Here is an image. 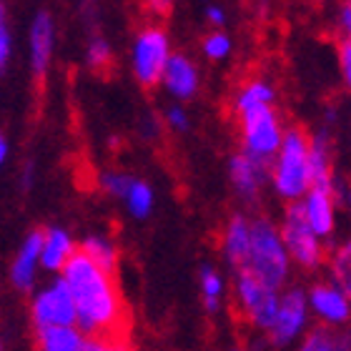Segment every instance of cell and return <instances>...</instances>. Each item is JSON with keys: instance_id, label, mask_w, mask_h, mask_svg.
Listing matches in <instances>:
<instances>
[{"instance_id": "1", "label": "cell", "mask_w": 351, "mask_h": 351, "mask_svg": "<svg viewBox=\"0 0 351 351\" xmlns=\"http://www.w3.org/2000/svg\"><path fill=\"white\" fill-rule=\"evenodd\" d=\"M75 299L78 329L88 339L123 337L128 326V308L118 289L116 274L101 269L86 254H75L60 274Z\"/></svg>"}, {"instance_id": "2", "label": "cell", "mask_w": 351, "mask_h": 351, "mask_svg": "<svg viewBox=\"0 0 351 351\" xmlns=\"http://www.w3.org/2000/svg\"><path fill=\"white\" fill-rule=\"evenodd\" d=\"M311 133L301 125H289L286 138L278 148L276 158L271 161V189L281 201L301 204L304 196L314 189V173H311Z\"/></svg>"}, {"instance_id": "3", "label": "cell", "mask_w": 351, "mask_h": 351, "mask_svg": "<svg viewBox=\"0 0 351 351\" xmlns=\"http://www.w3.org/2000/svg\"><path fill=\"white\" fill-rule=\"evenodd\" d=\"M291 256L286 251V243L281 239V228L269 216L254 219V236H251L249 261L241 271H249L258 281L281 291L291 274Z\"/></svg>"}, {"instance_id": "4", "label": "cell", "mask_w": 351, "mask_h": 351, "mask_svg": "<svg viewBox=\"0 0 351 351\" xmlns=\"http://www.w3.org/2000/svg\"><path fill=\"white\" fill-rule=\"evenodd\" d=\"M28 322L33 331L53 326H78L75 299L63 276H48L28 296Z\"/></svg>"}, {"instance_id": "5", "label": "cell", "mask_w": 351, "mask_h": 351, "mask_svg": "<svg viewBox=\"0 0 351 351\" xmlns=\"http://www.w3.org/2000/svg\"><path fill=\"white\" fill-rule=\"evenodd\" d=\"M231 293H234V308L236 314L241 316V322L249 324L251 329L269 334L274 319H276L281 291L258 281L249 271H234Z\"/></svg>"}, {"instance_id": "6", "label": "cell", "mask_w": 351, "mask_h": 351, "mask_svg": "<svg viewBox=\"0 0 351 351\" xmlns=\"http://www.w3.org/2000/svg\"><path fill=\"white\" fill-rule=\"evenodd\" d=\"M286 123L276 106L258 108L251 113L239 116V141H241L243 154L254 156L258 161L271 163L276 158L278 148L286 138Z\"/></svg>"}, {"instance_id": "7", "label": "cell", "mask_w": 351, "mask_h": 351, "mask_svg": "<svg viewBox=\"0 0 351 351\" xmlns=\"http://www.w3.org/2000/svg\"><path fill=\"white\" fill-rule=\"evenodd\" d=\"M173 48L171 38L161 25H146L133 36L131 43V73L138 86H161L166 66H169Z\"/></svg>"}, {"instance_id": "8", "label": "cell", "mask_w": 351, "mask_h": 351, "mask_svg": "<svg viewBox=\"0 0 351 351\" xmlns=\"http://www.w3.org/2000/svg\"><path fill=\"white\" fill-rule=\"evenodd\" d=\"M278 228H281L286 251H289V256L296 266L306 271L322 269L324 261H326V246H324V239H319L314 228L308 226L301 204L286 206L284 213H281V221H278Z\"/></svg>"}, {"instance_id": "9", "label": "cell", "mask_w": 351, "mask_h": 351, "mask_svg": "<svg viewBox=\"0 0 351 351\" xmlns=\"http://www.w3.org/2000/svg\"><path fill=\"white\" fill-rule=\"evenodd\" d=\"M308 293L301 286H289L286 291H281V301H278V311L274 319V326L269 329L266 339L274 346H289L293 341L306 337V324H308Z\"/></svg>"}, {"instance_id": "10", "label": "cell", "mask_w": 351, "mask_h": 351, "mask_svg": "<svg viewBox=\"0 0 351 351\" xmlns=\"http://www.w3.org/2000/svg\"><path fill=\"white\" fill-rule=\"evenodd\" d=\"M43 228H33L23 236L18 243V251L8 263V284L18 293H33L40 286V274H43Z\"/></svg>"}, {"instance_id": "11", "label": "cell", "mask_w": 351, "mask_h": 351, "mask_svg": "<svg viewBox=\"0 0 351 351\" xmlns=\"http://www.w3.org/2000/svg\"><path fill=\"white\" fill-rule=\"evenodd\" d=\"M228 181L243 204H256L263 189L271 183V163L239 151L228 158Z\"/></svg>"}, {"instance_id": "12", "label": "cell", "mask_w": 351, "mask_h": 351, "mask_svg": "<svg viewBox=\"0 0 351 351\" xmlns=\"http://www.w3.org/2000/svg\"><path fill=\"white\" fill-rule=\"evenodd\" d=\"M308 308L326 329L351 322V296L334 281H319L308 289Z\"/></svg>"}, {"instance_id": "13", "label": "cell", "mask_w": 351, "mask_h": 351, "mask_svg": "<svg viewBox=\"0 0 351 351\" xmlns=\"http://www.w3.org/2000/svg\"><path fill=\"white\" fill-rule=\"evenodd\" d=\"M339 204H341L339 201V183H334V186H314L301 201V208H304L308 226L314 228L316 236L324 239V241H329L334 231H337Z\"/></svg>"}, {"instance_id": "14", "label": "cell", "mask_w": 351, "mask_h": 351, "mask_svg": "<svg viewBox=\"0 0 351 351\" xmlns=\"http://www.w3.org/2000/svg\"><path fill=\"white\" fill-rule=\"evenodd\" d=\"M56 51V23L48 10H38L28 30V63L36 78H43L51 68Z\"/></svg>"}, {"instance_id": "15", "label": "cell", "mask_w": 351, "mask_h": 351, "mask_svg": "<svg viewBox=\"0 0 351 351\" xmlns=\"http://www.w3.org/2000/svg\"><path fill=\"white\" fill-rule=\"evenodd\" d=\"M251 236H254V219L243 216V213H234L231 219L223 223L219 236V249L223 261L234 271H241L249 261L251 251Z\"/></svg>"}, {"instance_id": "16", "label": "cell", "mask_w": 351, "mask_h": 351, "mask_svg": "<svg viewBox=\"0 0 351 351\" xmlns=\"http://www.w3.org/2000/svg\"><path fill=\"white\" fill-rule=\"evenodd\" d=\"M161 86L176 103H186L191 98H196V93L201 90V71H198L196 60L186 53H173L169 66H166Z\"/></svg>"}, {"instance_id": "17", "label": "cell", "mask_w": 351, "mask_h": 351, "mask_svg": "<svg viewBox=\"0 0 351 351\" xmlns=\"http://www.w3.org/2000/svg\"><path fill=\"white\" fill-rule=\"evenodd\" d=\"M78 241L75 236L68 231L66 226H45L43 228V274L48 276H60L66 266L73 261V256L78 254Z\"/></svg>"}, {"instance_id": "18", "label": "cell", "mask_w": 351, "mask_h": 351, "mask_svg": "<svg viewBox=\"0 0 351 351\" xmlns=\"http://www.w3.org/2000/svg\"><path fill=\"white\" fill-rule=\"evenodd\" d=\"M276 86L271 81H266V78H249V81H243L241 86L236 88V93L231 95V110L239 118L243 113H251V110L276 106Z\"/></svg>"}, {"instance_id": "19", "label": "cell", "mask_w": 351, "mask_h": 351, "mask_svg": "<svg viewBox=\"0 0 351 351\" xmlns=\"http://www.w3.org/2000/svg\"><path fill=\"white\" fill-rule=\"evenodd\" d=\"M311 173H314V186H334L337 176H334V136H331L329 125H322L319 131L311 133Z\"/></svg>"}, {"instance_id": "20", "label": "cell", "mask_w": 351, "mask_h": 351, "mask_svg": "<svg viewBox=\"0 0 351 351\" xmlns=\"http://www.w3.org/2000/svg\"><path fill=\"white\" fill-rule=\"evenodd\" d=\"M88 337L78 326H53V329L33 331L36 351H86Z\"/></svg>"}, {"instance_id": "21", "label": "cell", "mask_w": 351, "mask_h": 351, "mask_svg": "<svg viewBox=\"0 0 351 351\" xmlns=\"http://www.w3.org/2000/svg\"><path fill=\"white\" fill-rule=\"evenodd\" d=\"M78 249L81 254H86L93 263H98L101 269L116 274L118 263H121V251H118V243L110 239L108 234H101V231H90L78 241Z\"/></svg>"}, {"instance_id": "22", "label": "cell", "mask_w": 351, "mask_h": 351, "mask_svg": "<svg viewBox=\"0 0 351 351\" xmlns=\"http://www.w3.org/2000/svg\"><path fill=\"white\" fill-rule=\"evenodd\" d=\"M198 291H201V301L208 314H219L226 299V278L216 266H201L198 271Z\"/></svg>"}, {"instance_id": "23", "label": "cell", "mask_w": 351, "mask_h": 351, "mask_svg": "<svg viewBox=\"0 0 351 351\" xmlns=\"http://www.w3.org/2000/svg\"><path fill=\"white\" fill-rule=\"evenodd\" d=\"M123 206H125V211H128V216H131V219L146 221L156 208L154 186H151L148 181H143V178H136V181L131 183L128 193H125Z\"/></svg>"}, {"instance_id": "24", "label": "cell", "mask_w": 351, "mask_h": 351, "mask_svg": "<svg viewBox=\"0 0 351 351\" xmlns=\"http://www.w3.org/2000/svg\"><path fill=\"white\" fill-rule=\"evenodd\" d=\"M331 281L339 284L351 296V236L329 256Z\"/></svg>"}, {"instance_id": "25", "label": "cell", "mask_w": 351, "mask_h": 351, "mask_svg": "<svg viewBox=\"0 0 351 351\" xmlns=\"http://www.w3.org/2000/svg\"><path fill=\"white\" fill-rule=\"evenodd\" d=\"M133 181H136V176L125 173V171H118V169H108L98 173V189L108 198H116V201H123Z\"/></svg>"}, {"instance_id": "26", "label": "cell", "mask_w": 351, "mask_h": 351, "mask_svg": "<svg viewBox=\"0 0 351 351\" xmlns=\"http://www.w3.org/2000/svg\"><path fill=\"white\" fill-rule=\"evenodd\" d=\"M201 53L213 63H221L234 53V38L228 36L226 30H211L201 40Z\"/></svg>"}, {"instance_id": "27", "label": "cell", "mask_w": 351, "mask_h": 351, "mask_svg": "<svg viewBox=\"0 0 351 351\" xmlns=\"http://www.w3.org/2000/svg\"><path fill=\"white\" fill-rule=\"evenodd\" d=\"M110 60H113V48H110L108 40H106L103 36L90 38V40H88V45H86L88 68H93V71H103V68L110 66Z\"/></svg>"}, {"instance_id": "28", "label": "cell", "mask_w": 351, "mask_h": 351, "mask_svg": "<svg viewBox=\"0 0 351 351\" xmlns=\"http://www.w3.org/2000/svg\"><path fill=\"white\" fill-rule=\"evenodd\" d=\"M296 351H337V331L326 329V326L308 331L306 337L301 339Z\"/></svg>"}, {"instance_id": "29", "label": "cell", "mask_w": 351, "mask_h": 351, "mask_svg": "<svg viewBox=\"0 0 351 351\" xmlns=\"http://www.w3.org/2000/svg\"><path fill=\"white\" fill-rule=\"evenodd\" d=\"M163 123L169 125L173 133H189L191 131V116L183 103H171L163 110Z\"/></svg>"}, {"instance_id": "30", "label": "cell", "mask_w": 351, "mask_h": 351, "mask_svg": "<svg viewBox=\"0 0 351 351\" xmlns=\"http://www.w3.org/2000/svg\"><path fill=\"white\" fill-rule=\"evenodd\" d=\"M10 58H13V33H10V25H8L5 5L0 0V71L10 63Z\"/></svg>"}, {"instance_id": "31", "label": "cell", "mask_w": 351, "mask_h": 351, "mask_svg": "<svg viewBox=\"0 0 351 351\" xmlns=\"http://www.w3.org/2000/svg\"><path fill=\"white\" fill-rule=\"evenodd\" d=\"M86 351H133V346L125 341V337L108 339H88Z\"/></svg>"}, {"instance_id": "32", "label": "cell", "mask_w": 351, "mask_h": 351, "mask_svg": "<svg viewBox=\"0 0 351 351\" xmlns=\"http://www.w3.org/2000/svg\"><path fill=\"white\" fill-rule=\"evenodd\" d=\"M337 58H339L341 81H344V86L349 88V93H351V40H341V43H339Z\"/></svg>"}, {"instance_id": "33", "label": "cell", "mask_w": 351, "mask_h": 351, "mask_svg": "<svg viewBox=\"0 0 351 351\" xmlns=\"http://www.w3.org/2000/svg\"><path fill=\"white\" fill-rule=\"evenodd\" d=\"M204 18L211 23L213 30H223V25H226V10L221 5H216V3H206Z\"/></svg>"}, {"instance_id": "34", "label": "cell", "mask_w": 351, "mask_h": 351, "mask_svg": "<svg viewBox=\"0 0 351 351\" xmlns=\"http://www.w3.org/2000/svg\"><path fill=\"white\" fill-rule=\"evenodd\" d=\"M337 25L341 33V40H351V3H341L337 15Z\"/></svg>"}, {"instance_id": "35", "label": "cell", "mask_w": 351, "mask_h": 351, "mask_svg": "<svg viewBox=\"0 0 351 351\" xmlns=\"http://www.w3.org/2000/svg\"><path fill=\"white\" fill-rule=\"evenodd\" d=\"M143 3L154 15H169L176 5V0H143Z\"/></svg>"}, {"instance_id": "36", "label": "cell", "mask_w": 351, "mask_h": 351, "mask_svg": "<svg viewBox=\"0 0 351 351\" xmlns=\"http://www.w3.org/2000/svg\"><path fill=\"white\" fill-rule=\"evenodd\" d=\"M33 181H36V166H33V163H25V166H23V173H21V183H23V189L28 191L30 186H33Z\"/></svg>"}, {"instance_id": "37", "label": "cell", "mask_w": 351, "mask_h": 351, "mask_svg": "<svg viewBox=\"0 0 351 351\" xmlns=\"http://www.w3.org/2000/svg\"><path fill=\"white\" fill-rule=\"evenodd\" d=\"M337 351H351V329L337 331Z\"/></svg>"}, {"instance_id": "38", "label": "cell", "mask_w": 351, "mask_h": 351, "mask_svg": "<svg viewBox=\"0 0 351 351\" xmlns=\"http://www.w3.org/2000/svg\"><path fill=\"white\" fill-rule=\"evenodd\" d=\"M339 201L344 204V208L349 211V216H351V183H346V186H339Z\"/></svg>"}, {"instance_id": "39", "label": "cell", "mask_w": 351, "mask_h": 351, "mask_svg": "<svg viewBox=\"0 0 351 351\" xmlns=\"http://www.w3.org/2000/svg\"><path fill=\"white\" fill-rule=\"evenodd\" d=\"M8 156H10V143H8V138L0 133V169L8 163Z\"/></svg>"}, {"instance_id": "40", "label": "cell", "mask_w": 351, "mask_h": 351, "mask_svg": "<svg viewBox=\"0 0 351 351\" xmlns=\"http://www.w3.org/2000/svg\"><path fill=\"white\" fill-rule=\"evenodd\" d=\"M228 351H251V349H246V346H234V349H228Z\"/></svg>"}, {"instance_id": "41", "label": "cell", "mask_w": 351, "mask_h": 351, "mask_svg": "<svg viewBox=\"0 0 351 351\" xmlns=\"http://www.w3.org/2000/svg\"><path fill=\"white\" fill-rule=\"evenodd\" d=\"M78 3H81V5L86 8V5H90V3H93V0H78Z\"/></svg>"}, {"instance_id": "42", "label": "cell", "mask_w": 351, "mask_h": 351, "mask_svg": "<svg viewBox=\"0 0 351 351\" xmlns=\"http://www.w3.org/2000/svg\"><path fill=\"white\" fill-rule=\"evenodd\" d=\"M314 3H322V5H324V3H331V0H314Z\"/></svg>"}, {"instance_id": "43", "label": "cell", "mask_w": 351, "mask_h": 351, "mask_svg": "<svg viewBox=\"0 0 351 351\" xmlns=\"http://www.w3.org/2000/svg\"><path fill=\"white\" fill-rule=\"evenodd\" d=\"M0 351H5V346H3V339H0Z\"/></svg>"}, {"instance_id": "44", "label": "cell", "mask_w": 351, "mask_h": 351, "mask_svg": "<svg viewBox=\"0 0 351 351\" xmlns=\"http://www.w3.org/2000/svg\"><path fill=\"white\" fill-rule=\"evenodd\" d=\"M344 3H351V0H344Z\"/></svg>"}]
</instances>
